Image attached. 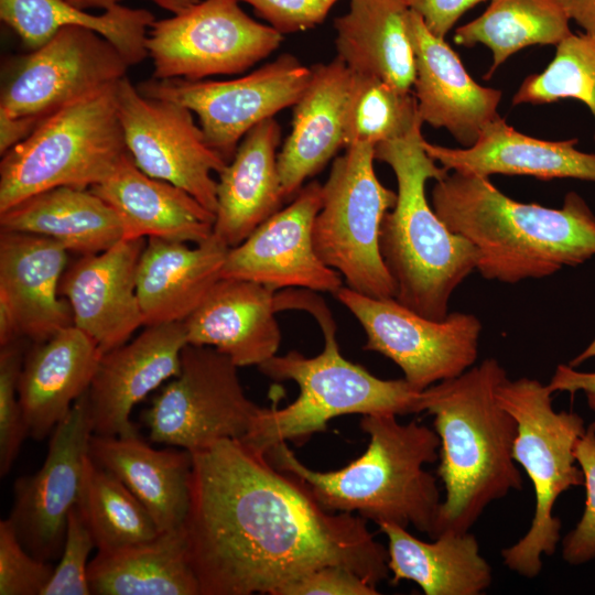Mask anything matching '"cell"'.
Segmentation results:
<instances>
[{"label":"cell","instance_id":"cell-5","mask_svg":"<svg viewBox=\"0 0 595 595\" xmlns=\"http://www.w3.org/2000/svg\"><path fill=\"white\" fill-rule=\"evenodd\" d=\"M422 122L404 137L375 145V159L396 176L397 202L381 224L380 252L394 299L413 312L444 320L456 288L477 268V249L452 232L428 201L429 180L448 173L423 147Z\"/></svg>","mask_w":595,"mask_h":595},{"label":"cell","instance_id":"cell-21","mask_svg":"<svg viewBox=\"0 0 595 595\" xmlns=\"http://www.w3.org/2000/svg\"><path fill=\"white\" fill-rule=\"evenodd\" d=\"M408 30L415 58L413 94L423 123L446 129L464 148L499 117L502 93L476 83L445 39L434 35L422 18L409 10Z\"/></svg>","mask_w":595,"mask_h":595},{"label":"cell","instance_id":"cell-11","mask_svg":"<svg viewBox=\"0 0 595 595\" xmlns=\"http://www.w3.org/2000/svg\"><path fill=\"white\" fill-rule=\"evenodd\" d=\"M239 0H201L154 21L145 46L153 78L201 80L240 74L271 55L283 34L250 18Z\"/></svg>","mask_w":595,"mask_h":595},{"label":"cell","instance_id":"cell-12","mask_svg":"<svg viewBox=\"0 0 595 595\" xmlns=\"http://www.w3.org/2000/svg\"><path fill=\"white\" fill-rule=\"evenodd\" d=\"M334 295L364 328V348L391 359L416 390L457 377L477 360L483 325L474 314L452 312L434 321L394 298L375 299L347 286Z\"/></svg>","mask_w":595,"mask_h":595},{"label":"cell","instance_id":"cell-15","mask_svg":"<svg viewBox=\"0 0 595 595\" xmlns=\"http://www.w3.org/2000/svg\"><path fill=\"white\" fill-rule=\"evenodd\" d=\"M129 67L99 33L64 26L14 64L2 84L0 112L47 117L85 95L118 83Z\"/></svg>","mask_w":595,"mask_h":595},{"label":"cell","instance_id":"cell-10","mask_svg":"<svg viewBox=\"0 0 595 595\" xmlns=\"http://www.w3.org/2000/svg\"><path fill=\"white\" fill-rule=\"evenodd\" d=\"M237 369L214 347L185 345L178 375L142 413L150 440L191 453L242 440L261 407L246 396Z\"/></svg>","mask_w":595,"mask_h":595},{"label":"cell","instance_id":"cell-16","mask_svg":"<svg viewBox=\"0 0 595 595\" xmlns=\"http://www.w3.org/2000/svg\"><path fill=\"white\" fill-rule=\"evenodd\" d=\"M93 434L86 391L54 429L42 467L14 482L8 519L22 545L39 560L61 556Z\"/></svg>","mask_w":595,"mask_h":595},{"label":"cell","instance_id":"cell-13","mask_svg":"<svg viewBox=\"0 0 595 595\" xmlns=\"http://www.w3.org/2000/svg\"><path fill=\"white\" fill-rule=\"evenodd\" d=\"M310 77L311 67L286 53L230 80L152 78L137 88L144 96L188 108L197 116L207 144L229 163L253 127L295 105Z\"/></svg>","mask_w":595,"mask_h":595},{"label":"cell","instance_id":"cell-33","mask_svg":"<svg viewBox=\"0 0 595 595\" xmlns=\"http://www.w3.org/2000/svg\"><path fill=\"white\" fill-rule=\"evenodd\" d=\"M87 575L96 595H201L183 527L150 541L97 552Z\"/></svg>","mask_w":595,"mask_h":595},{"label":"cell","instance_id":"cell-29","mask_svg":"<svg viewBox=\"0 0 595 595\" xmlns=\"http://www.w3.org/2000/svg\"><path fill=\"white\" fill-rule=\"evenodd\" d=\"M88 455L134 495L161 532L183 527L190 504L191 452L155 450L139 435L93 434Z\"/></svg>","mask_w":595,"mask_h":595},{"label":"cell","instance_id":"cell-3","mask_svg":"<svg viewBox=\"0 0 595 595\" xmlns=\"http://www.w3.org/2000/svg\"><path fill=\"white\" fill-rule=\"evenodd\" d=\"M506 378L501 364L487 358L423 390V411L434 416L440 439L437 475L445 489L433 538L469 531L487 506L522 488L513 459L517 422L497 398Z\"/></svg>","mask_w":595,"mask_h":595},{"label":"cell","instance_id":"cell-37","mask_svg":"<svg viewBox=\"0 0 595 595\" xmlns=\"http://www.w3.org/2000/svg\"><path fill=\"white\" fill-rule=\"evenodd\" d=\"M345 120V148L407 136L422 122L413 90L402 91L371 76L353 73ZM423 123V122H422Z\"/></svg>","mask_w":595,"mask_h":595},{"label":"cell","instance_id":"cell-36","mask_svg":"<svg viewBox=\"0 0 595 595\" xmlns=\"http://www.w3.org/2000/svg\"><path fill=\"white\" fill-rule=\"evenodd\" d=\"M76 506L98 552L150 541L161 533L134 495L89 455L84 461Z\"/></svg>","mask_w":595,"mask_h":595},{"label":"cell","instance_id":"cell-4","mask_svg":"<svg viewBox=\"0 0 595 595\" xmlns=\"http://www.w3.org/2000/svg\"><path fill=\"white\" fill-rule=\"evenodd\" d=\"M396 414L363 415L369 435L363 455L332 472L305 466L285 442L266 454L280 469L302 478L320 505L331 512H358L377 524L413 526L433 538L442 502L436 478L423 466L439 457L435 430L416 421L400 423Z\"/></svg>","mask_w":595,"mask_h":595},{"label":"cell","instance_id":"cell-6","mask_svg":"<svg viewBox=\"0 0 595 595\" xmlns=\"http://www.w3.org/2000/svg\"><path fill=\"white\" fill-rule=\"evenodd\" d=\"M296 307L316 318L324 335V348L315 357L292 350L258 366L270 379L296 382L300 394L284 408H261L241 441L267 452L282 442H305L314 433L324 432L327 422L336 416L423 412V390H416L404 378H378L343 357L334 321L320 299L302 293Z\"/></svg>","mask_w":595,"mask_h":595},{"label":"cell","instance_id":"cell-34","mask_svg":"<svg viewBox=\"0 0 595 595\" xmlns=\"http://www.w3.org/2000/svg\"><path fill=\"white\" fill-rule=\"evenodd\" d=\"M0 18L31 51L64 26L90 29L109 41L130 66L149 56L145 42L155 21L145 9L117 4L95 15L64 0H0Z\"/></svg>","mask_w":595,"mask_h":595},{"label":"cell","instance_id":"cell-32","mask_svg":"<svg viewBox=\"0 0 595 595\" xmlns=\"http://www.w3.org/2000/svg\"><path fill=\"white\" fill-rule=\"evenodd\" d=\"M0 229L44 236L80 256L123 239L115 209L90 188L73 186L43 191L0 213Z\"/></svg>","mask_w":595,"mask_h":595},{"label":"cell","instance_id":"cell-30","mask_svg":"<svg viewBox=\"0 0 595 595\" xmlns=\"http://www.w3.org/2000/svg\"><path fill=\"white\" fill-rule=\"evenodd\" d=\"M378 527L388 539L392 584L411 581L425 595H479L490 586L491 567L469 531H442L426 542L396 523L380 522Z\"/></svg>","mask_w":595,"mask_h":595},{"label":"cell","instance_id":"cell-22","mask_svg":"<svg viewBox=\"0 0 595 595\" xmlns=\"http://www.w3.org/2000/svg\"><path fill=\"white\" fill-rule=\"evenodd\" d=\"M274 292L250 280L219 279L184 321L187 344L214 347L238 367L261 365L281 344Z\"/></svg>","mask_w":595,"mask_h":595},{"label":"cell","instance_id":"cell-40","mask_svg":"<svg viewBox=\"0 0 595 595\" xmlns=\"http://www.w3.org/2000/svg\"><path fill=\"white\" fill-rule=\"evenodd\" d=\"M53 572L28 552L9 519L0 521V595H42Z\"/></svg>","mask_w":595,"mask_h":595},{"label":"cell","instance_id":"cell-7","mask_svg":"<svg viewBox=\"0 0 595 595\" xmlns=\"http://www.w3.org/2000/svg\"><path fill=\"white\" fill-rule=\"evenodd\" d=\"M116 84L85 95L45 117L0 162V213L43 191L90 188L128 154Z\"/></svg>","mask_w":595,"mask_h":595},{"label":"cell","instance_id":"cell-41","mask_svg":"<svg viewBox=\"0 0 595 595\" xmlns=\"http://www.w3.org/2000/svg\"><path fill=\"white\" fill-rule=\"evenodd\" d=\"M96 548L94 539L75 505L67 517L64 547L57 566L42 595H89L87 559Z\"/></svg>","mask_w":595,"mask_h":595},{"label":"cell","instance_id":"cell-35","mask_svg":"<svg viewBox=\"0 0 595 595\" xmlns=\"http://www.w3.org/2000/svg\"><path fill=\"white\" fill-rule=\"evenodd\" d=\"M482 15L455 30L454 42L483 44L493 55L488 79L511 55L531 45H558L572 32L558 0H489Z\"/></svg>","mask_w":595,"mask_h":595},{"label":"cell","instance_id":"cell-2","mask_svg":"<svg viewBox=\"0 0 595 595\" xmlns=\"http://www.w3.org/2000/svg\"><path fill=\"white\" fill-rule=\"evenodd\" d=\"M431 198L447 228L477 249L476 270L487 280L541 279L595 256V214L574 191L550 208L508 197L487 176L452 171Z\"/></svg>","mask_w":595,"mask_h":595},{"label":"cell","instance_id":"cell-23","mask_svg":"<svg viewBox=\"0 0 595 595\" xmlns=\"http://www.w3.org/2000/svg\"><path fill=\"white\" fill-rule=\"evenodd\" d=\"M353 72L338 58L311 67L309 84L293 106L292 129L278 153L286 199L345 148V120Z\"/></svg>","mask_w":595,"mask_h":595},{"label":"cell","instance_id":"cell-44","mask_svg":"<svg viewBox=\"0 0 595 595\" xmlns=\"http://www.w3.org/2000/svg\"><path fill=\"white\" fill-rule=\"evenodd\" d=\"M372 586L340 565L317 567L285 585L278 595H377Z\"/></svg>","mask_w":595,"mask_h":595},{"label":"cell","instance_id":"cell-9","mask_svg":"<svg viewBox=\"0 0 595 595\" xmlns=\"http://www.w3.org/2000/svg\"><path fill=\"white\" fill-rule=\"evenodd\" d=\"M375 145L354 143L332 164L322 185V206L313 225L320 259L337 271L350 290L390 299L396 286L380 252V229L397 192L378 180Z\"/></svg>","mask_w":595,"mask_h":595},{"label":"cell","instance_id":"cell-49","mask_svg":"<svg viewBox=\"0 0 595 595\" xmlns=\"http://www.w3.org/2000/svg\"><path fill=\"white\" fill-rule=\"evenodd\" d=\"M79 9H104L107 10L119 4L122 0H64Z\"/></svg>","mask_w":595,"mask_h":595},{"label":"cell","instance_id":"cell-8","mask_svg":"<svg viewBox=\"0 0 595 595\" xmlns=\"http://www.w3.org/2000/svg\"><path fill=\"white\" fill-rule=\"evenodd\" d=\"M548 385L528 377L506 378L497 389L499 403L515 418L513 459L534 489V512L526 534L501 550L504 565L528 578L542 570V556H551L561 539V521L554 505L564 491L583 485L575 445L584 433V420L575 412L555 411Z\"/></svg>","mask_w":595,"mask_h":595},{"label":"cell","instance_id":"cell-18","mask_svg":"<svg viewBox=\"0 0 595 595\" xmlns=\"http://www.w3.org/2000/svg\"><path fill=\"white\" fill-rule=\"evenodd\" d=\"M68 250L34 234L0 231V339L33 344L74 325L73 311L60 284Z\"/></svg>","mask_w":595,"mask_h":595},{"label":"cell","instance_id":"cell-24","mask_svg":"<svg viewBox=\"0 0 595 595\" xmlns=\"http://www.w3.org/2000/svg\"><path fill=\"white\" fill-rule=\"evenodd\" d=\"M102 356L75 325L34 344L25 354L18 383L28 436L44 440L88 390Z\"/></svg>","mask_w":595,"mask_h":595},{"label":"cell","instance_id":"cell-28","mask_svg":"<svg viewBox=\"0 0 595 595\" xmlns=\"http://www.w3.org/2000/svg\"><path fill=\"white\" fill-rule=\"evenodd\" d=\"M281 127L274 118L253 127L218 174L214 235L229 248L240 245L286 199L278 170Z\"/></svg>","mask_w":595,"mask_h":595},{"label":"cell","instance_id":"cell-27","mask_svg":"<svg viewBox=\"0 0 595 595\" xmlns=\"http://www.w3.org/2000/svg\"><path fill=\"white\" fill-rule=\"evenodd\" d=\"M228 250L214 234L195 247L148 238L137 270L143 325L184 322L220 279Z\"/></svg>","mask_w":595,"mask_h":595},{"label":"cell","instance_id":"cell-43","mask_svg":"<svg viewBox=\"0 0 595 595\" xmlns=\"http://www.w3.org/2000/svg\"><path fill=\"white\" fill-rule=\"evenodd\" d=\"M250 4L270 26L284 33L307 31L324 22L338 0H239Z\"/></svg>","mask_w":595,"mask_h":595},{"label":"cell","instance_id":"cell-26","mask_svg":"<svg viewBox=\"0 0 595 595\" xmlns=\"http://www.w3.org/2000/svg\"><path fill=\"white\" fill-rule=\"evenodd\" d=\"M578 139L545 141L515 130L498 117L469 148H446L424 140L426 153L448 172L482 176L529 175L540 180L595 182V153L577 150Z\"/></svg>","mask_w":595,"mask_h":595},{"label":"cell","instance_id":"cell-45","mask_svg":"<svg viewBox=\"0 0 595 595\" xmlns=\"http://www.w3.org/2000/svg\"><path fill=\"white\" fill-rule=\"evenodd\" d=\"M409 10L418 13L426 28L445 39L459 18L469 9L487 0H402Z\"/></svg>","mask_w":595,"mask_h":595},{"label":"cell","instance_id":"cell-17","mask_svg":"<svg viewBox=\"0 0 595 595\" xmlns=\"http://www.w3.org/2000/svg\"><path fill=\"white\" fill-rule=\"evenodd\" d=\"M322 206V184L312 181L293 201L229 248L221 278L261 283L272 290L302 288L335 293L340 274L317 256L313 225Z\"/></svg>","mask_w":595,"mask_h":595},{"label":"cell","instance_id":"cell-19","mask_svg":"<svg viewBox=\"0 0 595 595\" xmlns=\"http://www.w3.org/2000/svg\"><path fill=\"white\" fill-rule=\"evenodd\" d=\"M185 345L184 322H171L145 326L133 340L104 353L87 390L94 434L138 436L132 409L178 375Z\"/></svg>","mask_w":595,"mask_h":595},{"label":"cell","instance_id":"cell-50","mask_svg":"<svg viewBox=\"0 0 595 595\" xmlns=\"http://www.w3.org/2000/svg\"><path fill=\"white\" fill-rule=\"evenodd\" d=\"M159 7L172 12L173 14L180 13L187 8L196 4L201 0H151Z\"/></svg>","mask_w":595,"mask_h":595},{"label":"cell","instance_id":"cell-25","mask_svg":"<svg viewBox=\"0 0 595 595\" xmlns=\"http://www.w3.org/2000/svg\"><path fill=\"white\" fill-rule=\"evenodd\" d=\"M90 190L115 209L125 239L156 237L197 245L214 232L213 212L181 187L145 174L129 153Z\"/></svg>","mask_w":595,"mask_h":595},{"label":"cell","instance_id":"cell-38","mask_svg":"<svg viewBox=\"0 0 595 595\" xmlns=\"http://www.w3.org/2000/svg\"><path fill=\"white\" fill-rule=\"evenodd\" d=\"M566 98L585 104L595 119V36L585 32L562 40L547 68L524 78L512 104H551Z\"/></svg>","mask_w":595,"mask_h":595},{"label":"cell","instance_id":"cell-14","mask_svg":"<svg viewBox=\"0 0 595 595\" xmlns=\"http://www.w3.org/2000/svg\"><path fill=\"white\" fill-rule=\"evenodd\" d=\"M116 99L127 150L145 174L190 193L215 214L217 181L227 162L206 142L185 106L141 94L125 76Z\"/></svg>","mask_w":595,"mask_h":595},{"label":"cell","instance_id":"cell-47","mask_svg":"<svg viewBox=\"0 0 595 595\" xmlns=\"http://www.w3.org/2000/svg\"><path fill=\"white\" fill-rule=\"evenodd\" d=\"M45 117L9 116L0 112V154L26 139Z\"/></svg>","mask_w":595,"mask_h":595},{"label":"cell","instance_id":"cell-39","mask_svg":"<svg viewBox=\"0 0 595 595\" xmlns=\"http://www.w3.org/2000/svg\"><path fill=\"white\" fill-rule=\"evenodd\" d=\"M22 339L0 350V474L7 475L15 461L24 439V424L18 383L24 361Z\"/></svg>","mask_w":595,"mask_h":595},{"label":"cell","instance_id":"cell-51","mask_svg":"<svg viewBox=\"0 0 595 595\" xmlns=\"http://www.w3.org/2000/svg\"><path fill=\"white\" fill-rule=\"evenodd\" d=\"M594 357H595V338L588 344V346L583 351H581L577 356L571 359L569 365L571 367L576 368L581 366L583 363H585L586 360Z\"/></svg>","mask_w":595,"mask_h":595},{"label":"cell","instance_id":"cell-31","mask_svg":"<svg viewBox=\"0 0 595 595\" xmlns=\"http://www.w3.org/2000/svg\"><path fill=\"white\" fill-rule=\"evenodd\" d=\"M402 0H350L334 20L336 57L353 73L412 90L415 58Z\"/></svg>","mask_w":595,"mask_h":595},{"label":"cell","instance_id":"cell-42","mask_svg":"<svg viewBox=\"0 0 595 595\" xmlns=\"http://www.w3.org/2000/svg\"><path fill=\"white\" fill-rule=\"evenodd\" d=\"M574 453L583 473L585 507L575 528L562 541V558L571 565H581L595 559V422L586 426Z\"/></svg>","mask_w":595,"mask_h":595},{"label":"cell","instance_id":"cell-1","mask_svg":"<svg viewBox=\"0 0 595 595\" xmlns=\"http://www.w3.org/2000/svg\"><path fill=\"white\" fill-rule=\"evenodd\" d=\"M183 524L201 595H278L306 573L340 565L376 586L388 550L367 520L323 508L307 484L241 440L192 452Z\"/></svg>","mask_w":595,"mask_h":595},{"label":"cell","instance_id":"cell-48","mask_svg":"<svg viewBox=\"0 0 595 595\" xmlns=\"http://www.w3.org/2000/svg\"><path fill=\"white\" fill-rule=\"evenodd\" d=\"M585 33L595 36V0H558Z\"/></svg>","mask_w":595,"mask_h":595},{"label":"cell","instance_id":"cell-46","mask_svg":"<svg viewBox=\"0 0 595 595\" xmlns=\"http://www.w3.org/2000/svg\"><path fill=\"white\" fill-rule=\"evenodd\" d=\"M550 390L566 391L572 396L582 391L587 400L589 409L595 412V371H578L569 364H560L548 383Z\"/></svg>","mask_w":595,"mask_h":595},{"label":"cell","instance_id":"cell-20","mask_svg":"<svg viewBox=\"0 0 595 595\" xmlns=\"http://www.w3.org/2000/svg\"><path fill=\"white\" fill-rule=\"evenodd\" d=\"M145 244V238H123L101 252L82 255L62 277L60 293L72 307L74 325L102 354L143 325L137 270Z\"/></svg>","mask_w":595,"mask_h":595}]
</instances>
